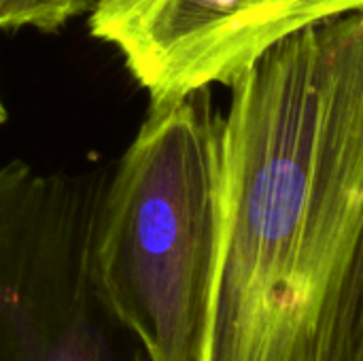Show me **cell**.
Instances as JSON below:
<instances>
[{"mask_svg": "<svg viewBox=\"0 0 363 361\" xmlns=\"http://www.w3.org/2000/svg\"><path fill=\"white\" fill-rule=\"evenodd\" d=\"M111 168H0V361H151L98 270Z\"/></svg>", "mask_w": 363, "mask_h": 361, "instance_id": "obj_3", "label": "cell"}, {"mask_svg": "<svg viewBox=\"0 0 363 361\" xmlns=\"http://www.w3.org/2000/svg\"><path fill=\"white\" fill-rule=\"evenodd\" d=\"M219 117L196 361H363V15L304 26Z\"/></svg>", "mask_w": 363, "mask_h": 361, "instance_id": "obj_1", "label": "cell"}, {"mask_svg": "<svg viewBox=\"0 0 363 361\" xmlns=\"http://www.w3.org/2000/svg\"><path fill=\"white\" fill-rule=\"evenodd\" d=\"M89 32L115 47L151 106L232 85L304 28L279 0H89Z\"/></svg>", "mask_w": 363, "mask_h": 361, "instance_id": "obj_4", "label": "cell"}, {"mask_svg": "<svg viewBox=\"0 0 363 361\" xmlns=\"http://www.w3.org/2000/svg\"><path fill=\"white\" fill-rule=\"evenodd\" d=\"M87 6L89 0H0V30L55 32Z\"/></svg>", "mask_w": 363, "mask_h": 361, "instance_id": "obj_5", "label": "cell"}, {"mask_svg": "<svg viewBox=\"0 0 363 361\" xmlns=\"http://www.w3.org/2000/svg\"><path fill=\"white\" fill-rule=\"evenodd\" d=\"M279 2H283V4H285V6L289 9V0H279ZM289 11H291V9H289ZM294 17H296V15H294ZM296 19H298V17H296Z\"/></svg>", "mask_w": 363, "mask_h": 361, "instance_id": "obj_7", "label": "cell"}, {"mask_svg": "<svg viewBox=\"0 0 363 361\" xmlns=\"http://www.w3.org/2000/svg\"><path fill=\"white\" fill-rule=\"evenodd\" d=\"M6 121V109H4V104H2V98H0V126Z\"/></svg>", "mask_w": 363, "mask_h": 361, "instance_id": "obj_6", "label": "cell"}, {"mask_svg": "<svg viewBox=\"0 0 363 361\" xmlns=\"http://www.w3.org/2000/svg\"><path fill=\"white\" fill-rule=\"evenodd\" d=\"M219 117L211 89L149 106L108 170L98 270L151 361H196L215 255Z\"/></svg>", "mask_w": 363, "mask_h": 361, "instance_id": "obj_2", "label": "cell"}]
</instances>
